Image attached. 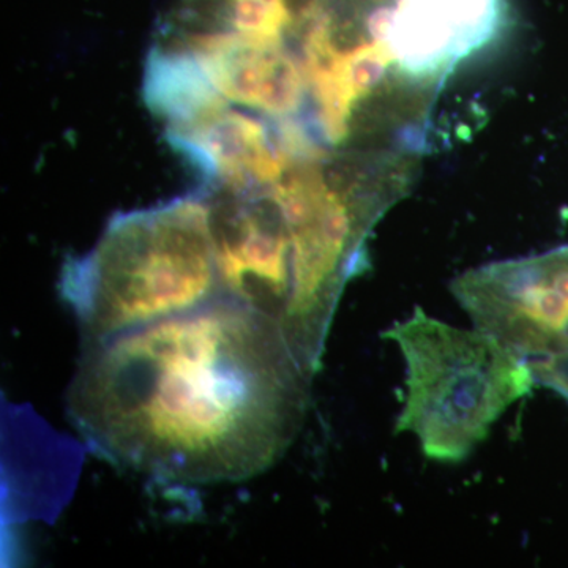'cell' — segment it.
<instances>
[{
  "instance_id": "cell-3",
  "label": "cell",
  "mask_w": 568,
  "mask_h": 568,
  "mask_svg": "<svg viewBox=\"0 0 568 568\" xmlns=\"http://www.w3.org/2000/svg\"><path fill=\"white\" fill-rule=\"evenodd\" d=\"M386 338L406 364L396 433L416 436L435 462L465 459L537 383L529 362L495 336L443 323L422 308L392 325Z\"/></svg>"
},
{
  "instance_id": "cell-6",
  "label": "cell",
  "mask_w": 568,
  "mask_h": 568,
  "mask_svg": "<svg viewBox=\"0 0 568 568\" xmlns=\"http://www.w3.org/2000/svg\"><path fill=\"white\" fill-rule=\"evenodd\" d=\"M168 141L205 179L224 182L227 192L272 185L293 163L267 122L227 108L192 125L168 129Z\"/></svg>"
},
{
  "instance_id": "cell-1",
  "label": "cell",
  "mask_w": 568,
  "mask_h": 568,
  "mask_svg": "<svg viewBox=\"0 0 568 568\" xmlns=\"http://www.w3.org/2000/svg\"><path fill=\"white\" fill-rule=\"evenodd\" d=\"M312 381L271 320L222 295L82 343L67 410L111 465L201 487L278 462L304 424Z\"/></svg>"
},
{
  "instance_id": "cell-4",
  "label": "cell",
  "mask_w": 568,
  "mask_h": 568,
  "mask_svg": "<svg viewBox=\"0 0 568 568\" xmlns=\"http://www.w3.org/2000/svg\"><path fill=\"white\" fill-rule=\"evenodd\" d=\"M506 0H396L386 47L416 80L440 77L503 31Z\"/></svg>"
},
{
  "instance_id": "cell-7",
  "label": "cell",
  "mask_w": 568,
  "mask_h": 568,
  "mask_svg": "<svg viewBox=\"0 0 568 568\" xmlns=\"http://www.w3.org/2000/svg\"><path fill=\"white\" fill-rule=\"evenodd\" d=\"M144 102L149 110L181 129L224 110L222 93L193 54L152 48L145 61Z\"/></svg>"
},
{
  "instance_id": "cell-5",
  "label": "cell",
  "mask_w": 568,
  "mask_h": 568,
  "mask_svg": "<svg viewBox=\"0 0 568 568\" xmlns=\"http://www.w3.org/2000/svg\"><path fill=\"white\" fill-rule=\"evenodd\" d=\"M192 54L224 99L267 118H293L304 103V67L286 54L283 41L244 33H212L190 41Z\"/></svg>"
},
{
  "instance_id": "cell-2",
  "label": "cell",
  "mask_w": 568,
  "mask_h": 568,
  "mask_svg": "<svg viewBox=\"0 0 568 568\" xmlns=\"http://www.w3.org/2000/svg\"><path fill=\"white\" fill-rule=\"evenodd\" d=\"M59 291L82 343L192 312L224 294L207 201L119 213L95 248L70 257Z\"/></svg>"
}]
</instances>
